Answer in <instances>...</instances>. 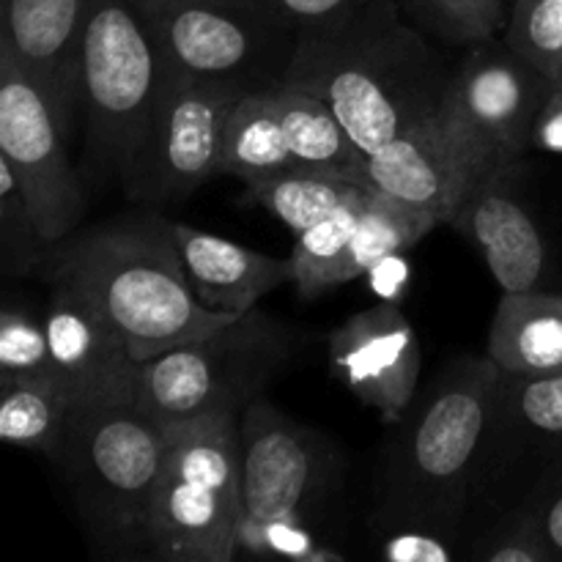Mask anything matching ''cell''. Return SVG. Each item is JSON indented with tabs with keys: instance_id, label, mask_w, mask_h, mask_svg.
<instances>
[{
	"instance_id": "cell-23",
	"label": "cell",
	"mask_w": 562,
	"mask_h": 562,
	"mask_svg": "<svg viewBox=\"0 0 562 562\" xmlns=\"http://www.w3.org/2000/svg\"><path fill=\"white\" fill-rule=\"evenodd\" d=\"M437 225L439 223L431 214L417 212V209L395 201L387 192L371 187V195H368L366 209H362L355 236H351L340 261L329 272L327 291L335 289V285L349 283V280L366 278L373 263L393 256V252H406L417 241L426 239Z\"/></svg>"
},
{
	"instance_id": "cell-28",
	"label": "cell",
	"mask_w": 562,
	"mask_h": 562,
	"mask_svg": "<svg viewBox=\"0 0 562 562\" xmlns=\"http://www.w3.org/2000/svg\"><path fill=\"white\" fill-rule=\"evenodd\" d=\"M423 25L456 47H477L508 27V0H404Z\"/></svg>"
},
{
	"instance_id": "cell-25",
	"label": "cell",
	"mask_w": 562,
	"mask_h": 562,
	"mask_svg": "<svg viewBox=\"0 0 562 562\" xmlns=\"http://www.w3.org/2000/svg\"><path fill=\"white\" fill-rule=\"evenodd\" d=\"M494 409L508 417L516 439L538 445L552 459L562 450V371L541 376L503 371Z\"/></svg>"
},
{
	"instance_id": "cell-37",
	"label": "cell",
	"mask_w": 562,
	"mask_h": 562,
	"mask_svg": "<svg viewBox=\"0 0 562 562\" xmlns=\"http://www.w3.org/2000/svg\"><path fill=\"white\" fill-rule=\"evenodd\" d=\"M532 146L541 151L562 154V80H554L547 102L536 119L532 130Z\"/></svg>"
},
{
	"instance_id": "cell-20",
	"label": "cell",
	"mask_w": 562,
	"mask_h": 562,
	"mask_svg": "<svg viewBox=\"0 0 562 562\" xmlns=\"http://www.w3.org/2000/svg\"><path fill=\"white\" fill-rule=\"evenodd\" d=\"M80 401L60 379H11L0 382V439L16 448L60 459L69 442Z\"/></svg>"
},
{
	"instance_id": "cell-12",
	"label": "cell",
	"mask_w": 562,
	"mask_h": 562,
	"mask_svg": "<svg viewBox=\"0 0 562 562\" xmlns=\"http://www.w3.org/2000/svg\"><path fill=\"white\" fill-rule=\"evenodd\" d=\"M554 80L497 38L470 47L450 75L442 110L505 165L532 146L536 119Z\"/></svg>"
},
{
	"instance_id": "cell-7",
	"label": "cell",
	"mask_w": 562,
	"mask_h": 562,
	"mask_svg": "<svg viewBox=\"0 0 562 562\" xmlns=\"http://www.w3.org/2000/svg\"><path fill=\"white\" fill-rule=\"evenodd\" d=\"M176 75L245 91L283 82L296 31L252 0H140Z\"/></svg>"
},
{
	"instance_id": "cell-5",
	"label": "cell",
	"mask_w": 562,
	"mask_h": 562,
	"mask_svg": "<svg viewBox=\"0 0 562 562\" xmlns=\"http://www.w3.org/2000/svg\"><path fill=\"white\" fill-rule=\"evenodd\" d=\"M239 415L170 426L151 497L148 549L165 562H228L239 552Z\"/></svg>"
},
{
	"instance_id": "cell-9",
	"label": "cell",
	"mask_w": 562,
	"mask_h": 562,
	"mask_svg": "<svg viewBox=\"0 0 562 562\" xmlns=\"http://www.w3.org/2000/svg\"><path fill=\"white\" fill-rule=\"evenodd\" d=\"M245 88L217 80L176 75L157 104L135 165L124 184L126 195L146 206L184 201L203 181L220 176L225 130Z\"/></svg>"
},
{
	"instance_id": "cell-31",
	"label": "cell",
	"mask_w": 562,
	"mask_h": 562,
	"mask_svg": "<svg viewBox=\"0 0 562 562\" xmlns=\"http://www.w3.org/2000/svg\"><path fill=\"white\" fill-rule=\"evenodd\" d=\"M239 549L250 554H263V558H285V560H340L338 552L318 549V541L307 530L305 519L272 521V525L252 527V530L239 532Z\"/></svg>"
},
{
	"instance_id": "cell-36",
	"label": "cell",
	"mask_w": 562,
	"mask_h": 562,
	"mask_svg": "<svg viewBox=\"0 0 562 562\" xmlns=\"http://www.w3.org/2000/svg\"><path fill=\"white\" fill-rule=\"evenodd\" d=\"M409 274L412 269L409 263L404 261V252H393V256L373 263V267L366 272V278H368V285H371V291L379 296V300L401 302L406 285H409Z\"/></svg>"
},
{
	"instance_id": "cell-6",
	"label": "cell",
	"mask_w": 562,
	"mask_h": 562,
	"mask_svg": "<svg viewBox=\"0 0 562 562\" xmlns=\"http://www.w3.org/2000/svg\"><path fill=\"white\" fill-rule=\"evenodd\" d=\"M289 333L252 307L225 327L143 362L137 401L165 426L241 415L289 362Z\"/></svg>"
},
{
	"instance_id": "cell-19",
	"label": "cell",
	"mask_w": 562,
	"mask_h": 562,
	"mask_svg": "<svg viewBox=\"0 0 562 562\" xmlns=\"http://www.w3.org/2000/svg\"><path fill=\"white\" fill-rule=\"evenodd\" d=\"M488 357L516 376L562 371V296L503 294L488 329Z\"/></svg>"
},
{
	"instance_id": "cell-1",
	"label": "cell",
	"mask_w": 562,
	"mask_h": 562,
	"mask_svg": "<svg viewBox=\"0 0 562 562\" xmlns=\"http://www.w3.org/2000/svg\"><path fill=\"white\" fill-rule=\"evenodd\" d=\"M283 82L316 93L366 157L442 113L450 71L395 0L302 27Z\"/></svg>"
},
{
	"instance_id": "cell-30",
	"label": "cell",
	"mask_w": 562,
	"mask_h": 562,
	"mask_svg": "<svg viewBox=\"0 0 562 562\" xmlns=\"http://www.w3.org/2000/svg\"><path fill=\"white\" fill-rule=\"evenodd\" d=\"M11 379H58L47 324L22 305H5L0 313V382Z\"/></svg>"
},
{
	"instance_id": "cell-27",
	"label": "cell",
	"mask_w": 562,
	"mask_h": 562,
	"mask_svg": "<svg viewBox=\"0 0 562 562\" xmlns=\"http://www.w3.org/2000/svg\"><path fill=\"white\" fill-rule=\"evenodd\" d=\"M55 245L44 239L38 220L11 165L0 157V252L9 274L42 272Z\"/></svg>"
},
{
	"instance_id": "cell-26",
	"label": "cell",
	"mask_w": 562,
	"mask_h": 562,
	"mask_svg": "<svg viewBox=\"0 0 562 562\" xmlns=\"http://www.w3.org/2000/svg\"><path fill=\"white\" fill-rule=\"evenodd\" d=\"M368 195H371V187L360 184L333 214H327L296 236L291 261H294V285L300 291V300L311 302L327 291L329 272L349 247Z\"/></svg>"
},
{
	"instance_id": "cell-35",
	"label": "cell",
	"mask_w": 562,
	"mask_h": 562,
	"mask_svg": "<svg viewBox=\"0 0 562 562\" xmlns=\"http://www.w3.org/2000/svg\"><path fill=\"white\" fill-rule=\"evenodd\" d=\"M360 3L362 0H278V14L300 33L302 27L324 25Z\"/></svg>"
},
{
	"instance_id": "cell-29",
	"label": "cell",
	"mask_w": 562,
	"mask_h": 562,
	"mask_svg": "<svg viewBox=\"0 0 562 562\" xmlns=\"http://www.w3.org/2000/svg\"><path fill=\"white\" fill-rule=\"evenodd\" d=\"M505 44L543 75L562 80V0H514Z\"/></svg>"
},
{
	"instance_id": "cell-14",
	"label": "cell",
	"mask_w": 562,
	"mask_h": 562,
	"mask_svg": "<svg viewBox=\"0 0 562 562\" xmlns=\"http://www.w3.org/2000/svg\"><path fill=\"white\" fill-rule=\"evenodd\" d=\"M329 362L362 404L393 423L406 415L417 393L420 338L398 302L382 300L329 335Z\"/></svg>"
},
{
	"instance_id": "cell-2",
	"label": "cell",
	"mask_w": 562,
	"mask_h": 562,
	"mask_svg": "<svg viewBox=\"0 0 562 562\" xmlns=\"http://www.w3.org/2000/svg\"><path fill=\"white\" fill-rule=\"evenodd\" d=\"M86 294L130 344L137 362L203 338L239 316L198 302L168 220L157 214L93 225L55 245L42 267Z\"/></svg>"
},
{
	"instance_id": "cell-34",
	"label": "cell",
	"mask_w": 562,
	"mask_h": 562,
	"mask_svg": "<svg viewBox=\"0 0 562 562\" xmlns=\"http://www.w3.org/2000/svg\"><path fill=\"white\" fill-rule=\"evenodd\" d=\"M382 554L390 562H450L453 552L448 543L437 536H426V532H398V536L387 538L382 547Z\"/></svg>"
},
{
	"instance_id": "cell-13",
	"label": "cell",
	"mask_w": 562,
	"mask_h": 562,
	"mask_svg": "<svg viewBox=\"0 0 562 562\" xmlns=\"http://www.w3.org/2000/svg\"><path fill=\"white\" fill-rule=\"evenodd\" d=\"M241 525L302 519V505L318 477V456L305 428L258 398L239 415Z\"/></svg>"
},
{
	"instance_id": "cell-10",
	"label": "cell",
	"mask_w": 562,
	"mask_h": 562,
	"mask_svg": "<svg viewBox=\"0 0 562 562\" xmlns=\"http://www.w3.org/2000/svg\"><path fill=\"white\" fill-rule=\"evenodd\" d=\"M69 132L44 88L0 47V157L11 165L44 239L60 245L86 214V192L71 168Z\"/></svg>"
},
{
	"instance_id": "cell-3",
	"label": "cell",
	"mask_w": 562,
	"mask_h": 562,
	"mask_svg": "<svg viewBox=\"0 0 562 562\" xmlns=\"http://www.w3.org/2000/svg\"><path fill=\"white\" fill-rule=\"evenodd\" d=\"M170 426L140 401L80 406L58 464L93 536L121 558H151L148 514Z\"/></svg>"
},
{
	"instance_id": "cell-4",
	"label": "cell",
	"mask_w": 562,
	"mask_h": 562,
	"mask_svg": "<svg viewBox=\"0 0 562 562\" xmlns=\"http://www.w3.org/2000/svg\"><path fill=\"white\" fill-rule=\"evenodd\" d=\"M170 82L140 0H91L80 49V108L97 170L130 176Z\"/></svg>"
},
{
	"instance_id": "cell-11",
	"label": "cell",
	"mask_w": 562,
	"mask_h": 562,
	"mask_svg": "<svg viewBox=\"0 0 562 562\" xmlns=\"http://www.w3.org/2000/svg\"><path fill=\"white\" fill-rule=\"evenodd\" d=\"M499 168L510 165L442 110L366 157L360 179L442 225Z\"/></svg>"
},
{
	"instance_id": "cell-8",
	"label": "cell",
	"mask_w": 562,
	"mask_h": 562,
	"mask_svg": "<svg viewBox=\"0 0 562 562\" xmlns=\"http://www.w3.org/2000/svg\"><path fill=\"white\" fill-rule=\"evenodd\" d=\"M499 376L492 357H467L437 384L401 450L398 475L412 510L453 514L464 503L467 481L488 437Z\"/></svg>"
},
{
	"instance_id": "cell-15",
	"label": "cell",
	"mask_w": 562,
	"mask_h": 562,
	"mask_svg": "<svg viewBox=\"0 0 562 562\" xmlns=\"http://www.w3.org/2000/svg\"><path fill=\"white\" fill-rule=\"evenodd\" d=\"M44 324L55 373L80 406L137 401L143 362L86 294L53 280Z\"/></svg>"
},
{
	"instance_id": "cell-22",
	"label": "cell",
	"mask_w": 562,
	"mask_h": 562,
	"mask_svg": "<svg viewBox=\"0 0 562 562\" xmlns=\"http://www.w3.org/2000/svg\"><path fill=\"white\" fill-rule=\"evenodd\" d=\"M294 168L302 165H296L285 140L272 88L247 91L231 110L220 176H236L247 184L252 179Z\"/></svg>"
},
{
	"instance_id": "cell-17",
	"label": "cell",
	"mask_w": 562,
	"mask_h": 562,
	"mask_svg": "<svg viewBox=\"0 0 562 562\" xmlns=\"http://www.w3.org/2000/svg\"><path fill=\"white\" fill-rule=\"evenodd\" d=\"M514 168L516 165H510L486 176L448 223L481 250L503 294L538 291L547 272L541 231L510 187Z\"/></svg>"
},
{
	"instance_id": "cell-16",
	"label": "cell",
	"mask_w": 562,
	"mask_h": 562,
	"mask_svg": "<svg viewBox=\"0 0 562 562\" xmlns=\"http://www.w3.org/2000/svg\"><path fill=\"white\" fill-rule=\"evenodd\" d=\"M91 0H0V47L44 88L71 130L80 108V49Z\"/></svg>"
},
{
	"instance_id": "cell-32",
	"label": "cell",
	"mask_w": 562,
	"mask_h": 562,
	"mask_svg": "<svg viewBox=\"0 0 562 562\" xmlns=\"http://www.w3.org/2000/svg\"><path fill=\"white\" fill-rule=\"evenodd\" d=\"M477 558L486 562H549L554 560V552L543 538L536 514L525 508L488 538V547H483Z\"/></svg>"
},
{
	"instance_id": "cell-24",
	"label": "cell",
	"mask_w": 562,
	"mask_h": 562,
	"mask_svg": "<svg viewBox=\"0 0 562 562\" xmlns=\"http://www.w3.org/2000/svg\"><path fill=\"white\" fill-rule=\"evenodd\" d=\"M360 184L355 176L316 168H294L247 181L256 201L296 236L333 214Z\"/></svg>"
},
{
	"instance_id": "cell-21",
	"label": "cell",
	"mask_w": 562,
	"mask_h": 562,
	"mask_svg": "<svg viewBox=\"0 0 562 562\" xmlns=\"http://www.w3.org/2000/svg\"><path fill=\"white\" fill-rule=\"evenodd\" d=\"M272 97L296 165L335 170V173L360 179L366 154L351 143V137L346 135V130L324 99L305 91V88L289 86V82L272 86Z\"/></svg>"
},
{
	"instance_id": "cell-33",
	"label": "cell",
	"mask_w": 562,
	"mask_h": 562,
	"mask_svg": "<svg viewBox=\"0 0 562 562\" xmlns=\"http://www.w3.org/2000/svg\"><path fill=\"white\" fill-rule=\"evenodd\" d=\"M532 497L536 499L527 508L536 514L554 558H562V450L554 459H549L547 472L541 475L538 492Z\"/></svg>"
},
{
	"instance_id": "cell-18",
	"label": "cell",
	"mask_w": 562,
	"mask_h": 562,
	"mask_svg": "<svg viewBox=\"0 0 562 562\" xmlns=\"http://www.w3.org/2000/svg\"><path fill=\"white\" fill-rule=\"evenodd\" d=\"M181 252L187 280L206 311L223 316H245L283 283H294V261L223 239L209 231L168 220Z\"/></svg>"
}]
</instances>
